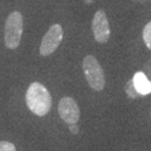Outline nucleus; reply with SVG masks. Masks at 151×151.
<instances>
[{
    "label": "nucleus",
    "instance_id": "f257e3e1",
    "mask_svg": "<svg viewBox=\"0 0 151 151\" xmlns=\"http://www.w3.org/2000/svg\"><path fill=\"white\" fill-rule=\"evenodd\" d=\"M29 109L37 116H45L51 109L52 98L48 89L40 83H32L26 93Z\"/></svg>",
    "mask_w": 151,
    "mask_h": 151
},
{
    "label": "nucleus",
    "instance_id": "f03ea898",
    "mask_svg": "<svg viewBox=\"0 0 151 151\" xmlns=\"http://www.w3.org/2000/svg\"><path fill=\"white\" fill-rule=\"evenodd\" d=\"M83 70L89 86L95 91H101L105 87V75L97 59L92 55L84 57Z\"/></svg>",
    "mask_w": 151,
    "mask_h": 151
},
{
    "label": "nucleus",
    "instance_id": "7ed1b4c3",
    "mask_svg": "<svg viewBox=\"0 0 151 151\" xmlns=\"http://www.w3.org/2000/svg\"><path fill=\"white\" fill-rule=\"evenodd\" d=\"M23 35V16L15 11L9 15L5 24L4 40L9 49H16L19 46Z\"/></svg>",
    "mask_w": 151,
    "mask_h": 151
},
{
    "label": "nucleus",
    "instance_id": "20e7f679",
    "mask_svg": "<svg viewBox=\"0 0 151 151\" xmlns=\"http://www.w3.org/2000/svg\"><path fill=\"white\" fill-rule=\"evenodd\" d=\"M63 29L59 24L51 26L48 32L42 38L39 52L42 56H49L55 51L63 39Z\"/></svg>",
    "mask_w": 151,
    "mask_h": 151
},
{
    "label": "nucleus",
    "instance_id": "39448f33",
    "mask_svg": "<svg viewBox=\"0 0 151 151\" xmlns=\"http://www.w3.org/2000/svg\"><path fill=\"white\" fill-rule=\"evenodd\" d=\"M92 32L95 40L99 43H105L110 37V26L107 16L103 10H98L92 20Z\"/></svg>",
    "mask_w": 151,
    "mask_h": 151
},
{
    "label": "nucleus",
    "instance_id": "423d86ee",
    "mask_svg": "<svg viewBox=\"0 0 151 151\" xmlns=\"http://www.w3.org/2000/svg\"><path fill=\"white\" fill-rule=\"evenodd\" d=\"M58 113L61 119L65 123L69 124H77L80 119V108H78L77 102L72 97H63L59 101L58 104Z\"/></svg>",
    "mask_w": 151,
    "mask_h": 151
},
{
    "label": "nucleus",
    "instance_id": "0eeeda50",
    "mask_svg": "<svg viewBox=\"0 0 151 151\" xmlns=\"http://www.w3.org/2000/svg\"><path fill=\"white\" fill-rule=\"evenodd\" d=\"M132 81H134V84L137 92L140 95H147L151 93V81L147 78L144 73L142 72L135 73Z\"/></svg>",
    "mask_w": 151,
    "mask_h": 151
},
{
    "label": "nucleus",
    "instance_id": "6e6552de",
    "mask_svg": "<svg viewBox=\"0 0 151 151\" xmlns=\"http://www.w3.org/2000/svg\"><path fill=\"white\" fill-rule=\"evenodd\" d=\"M125 89H126L127 94H128V96H129V98H132V99H137V98H138V97L140 96L139 93L137 92V88H135L132 78V80H129V81H128V83H127L126 86H125Z\"/></svg>",
    "mask_w": 151,
    "mask_h": 151
},
{
    "label": "nucleus",
    "instance_id": "1a4fd4ad",
    "mask_svg": "<svg viewBox=\"0 0 151 151\" xmlns=\"http://www.w3.org/2000/svg\"><path fill=\"white\" fill-rule=\"evenodd\" d=\"M142 37H143L144 43L146 44L147 48L151 50V22H149L145 27H144Z\"/></svg>",
    "mask_w": 151,
    "mask_h": 151
},
{
    "label": "nucleus",
    "instance_id": "9d476101",
    "mask_svg": "<svg viewBox=\"0 0 151 151\" xmlns=\"http://www.w3.org/2000/svg\"><path fill=\"white\" fill-rule=\"evenodd\" d=\"M0 151H16V147L9 141H0Z\"/></svg>",
    "mask_w": 151,
    "mask_h": 151
},
{
    "label": "nucleus",
    "instance_id": "9b49d317",
    "mask_svg": "<svg viewBox=\"0 0 151 151\" xmlns=\"http://www.w3.org/2000/svg\"><path fill=\"white\" fill-rule=\"evenodd\" d=\"M69 129H70V132L74 134H78V132H80V129H78V127L76 125V124H71L70 127H69Z\"/></svg>",
    "mask_w": 151,
    "mask_h": 151
},
{
    "label": "nucleus",
    "instance_id": "f8f14e48",
    "mask_svg": "<svg viewBox=\"0 0 151 151\" xmlns=\"http://www.w3.org/2000/svg\"><path fill=\"white\" fill-rule=\"evenodd\" d=\"M83 1H84L86 4H90V3H92L93 1H94V0H83Z\"/></svg>",
    "mask_w": 151,
    "mask_h": 151
}]
</instances>
